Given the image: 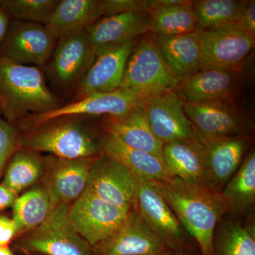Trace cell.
<instances>
[{
  "mask_svg": "<svg viewBox=\"0 0 255 255\" xmlns=\"http://www.w3.org/2000/svg\"><path fill=\"white\" fill-rule=\"evenodd\" d=\"M154 183L183 228L197 242L201 255H214L215 231L225 215L229 214L221 193L174 177Z\"/></svg>",
  "mask_w": 255,
  "mask_h": 255,
  "instance_id": "cell-1",
  "label": "cell"
},
{
  "mask_svg": "<svg viewBox=\"0 0 255 255\" xmlns=\"http://www.w3.org/2000/svg\"><path fill=\"white\" fill-rule=\"evenodd\" d=\"M43 69L14 63L0 55L1 117L15 127L31 114L47 113L60 107L47 86Z\"/></svg>",
  "mask_w": 255,
  "mask_h": 255,
  "instance_id": "cell-2",
  "label": "cell"
},
{
  "mask_svg": "<svg viewBox=\"0 0 255 255\" xmlns=\"http://www.w3.org/2000/svg\"><path fill=\"white\" fill-rule=\"evenodd\" d=\"M89 117H58L20 131V147L33 152H48L65 159L100 155L99 131L90 127Z\"/></svg>",
  "mask_w": 255,
  "mask_h": 255,
  "instance_id": "cell-3",
  "label": "cell"
},
{
  "mask_svg": "<svg viewBox=\"0 0 255 255\" xmlns=\"http://www.w3.org/2000/svg\"><path fill=\"white\" fill-rule=\"evenodd\" d=\"M69 205L55 206L44 222L16 238L12 243L15 251L19 254L95 255L70 221Z\"/></svg>",
  "mask_w": 255,
  "mask_h": 255,
  "instance_id": "cell-4",
  "label": "cell"
},
{
  "mask_svg": "<svg viewBox=\"0 0 255 255\" xmlns=\"http://www.w3.org/2000/svg\"><path fill=\"white\" fill-rule=\"evenodd\" d=\"M179 81L164 63L150 33L142 37L132 50L120 89L145 100L174 91Z\"/></svg>",
  "mask_w": 255,
  "mask_h": 255,
  "instance_id": "cell-5",
  "label": "cell"
},
{
  "mask_svg": "<svg viewBox=\"0 0 255 255\" xmlns=\"http://www.w3.org/2000/svg\"><path fill=\"white\" fill-rule=\"evenodd\" d=\"M95 59V50L84 30L58 39L41 68L58 90L70 92L75 91Z\"/></svg>",
  "mask_w": 255,
  "mask_h": 255,
  "instance_id": "cell-6",
  "label": "cell"
},
{
  "mask_svg": "<svg viewBox=\"0 0 255 255\" xmlns=\"http://www.w3.org/2000/svg\"><path fill=\"white\" fill-rule=\"evenodd\" d=\"M144 99L127 90H119L96 93L74 101L55 110L40 114H31L16 126L20 131L36 127L47 121L62 117H117L128 113L143 105Z\"/></svg>",
  "mask_w": 255,
  "mask_h": 255,
  "instance_id": "cell-7",
  "label": "cell"
},
{
  "mask_svg": "<svg viewBox=\"0 0 255 255\" xmlns=\"http://www.w3.org/2000/svg\"><path fill=\"white\" fill-rule=\"evenodd\" d=\"M130 211L104 201L87 188L69 205L68 214L77 232L94 247L113 234Z\"/></svg>",
  "mask_w": 255,
  "mask_h": 255,
  "instance_id": "cell-8",
  "label": "cell"
},
{
  "mask_svg": "<svg viewBox=\"0 0 255 255\" xmlns=\"http://www.w3.org/2000/svg\"><path fill=\"white\" fill-rule=\"evenodd\" d=\"M251 140L249 135L205 137L195 129L194 141L205 164L209 187L221 193L241 166Z\"/></svg>",
  "mask_w": 255,
  "mask_h": 255,
  "instance_id": "cell-9",
  "label": "cell"
},
{
  "mask_svg": "<svg viewBox=\"0 0 255 255\" xmlns=\"http://www.w3.org/2000/svg\"><path fill=\"white\" fill-rule=\"evenodd\" d=\"M199 32L201 36V70L220 69L237 72L255 48V37L237 25Z\"/></svg>",
  "mask_w": 255,
  "mask_h": 255,
  "instance_id": "cell-10",
  "label": "cell"
},
{
  "mask_svg": "<svg viewBox=\"0 0 255 255\" xmlns=\"http://www.w3.org/2000/svg\"><path fill=\"white\" fill-rule=\"evenodd\" d=\"M56 43L45 25L11 19L0 55L14 63L43 68Z\"/></svg>",
  "mask_w": 255,
  "mask_h": 255,
  "instance_id": "cell-11",
  "label": "cell"
},
{
  "mask_svg": "<svg viewBox=\"0 0 255 255\" xmlns=\"http://www.w3.org/2000/svg\"><path fill=\"white\" fill-rule=\"evenodd\" d=\"M137 42L134 40L96 52L95 59L74 91L71 102L120 89L128 60Z\"/></svg>",
  "mask_w": 255,
  "mask_h": 255,
  "instance_id": "cell-12",
  "label": "cell"
},
{
  "mask_svg": "<svg viewBox=\"0 0 255 255\" xmlns=\"http://www.w3.org/2000/svg\"><path fill=\"white\" fill-rule=\"evenodd\" d=\"M98 157L65 159L46 156L44 172L40 183L48 191L54 206L70 204L83 194Z\"/></svg>",
  "mask_w": 255,
  "mask_h": 255,
  "instance_id": "cell-13",
  "label": "cell"
},
{
  "mask_svg": "<svg viewBox=\"0 0 255 255\" xmlns=\"http://www.w3.org/2000/svg\"><path fill=\"white\" fill-rule=\"evenodd\" d=\"M139 179L122 164L102 152L90 172L87 189L122 209H135Z\"/></svg>",
  "mask_w": 255,
  "mask_h": 255,
  "instance_id": "cell-14",
  "label": "cell"
},
{
  "mask_svg": "<svg viewBox=\"0 0 255 255\" xmlns=\"http://www.w3.org/2000/svg\"><path fill=\"white\" fill-rule=\"evenodd\" d=\"M135 209L147 226L172 250L191 251L182 226L154 182L139 180Z\"/></svg>",
  "mask_w": 255,
  "mask_h": 255,
  "instance_id": "cell-15",
  "label": "cell"
},
{
  "mask_svg": "<svg viewBox=\"0 0 255 255\" xmlns=\"http://www.w3.org/2000/svg\"><path fill=\"white\" fill-rule=\"evenodd\" d=\"M144 111L151 130L164 144L192 140L195 128L184 110V102L175 92L144 100Z\"/></svg>",
  "mask_w": 255,
  "mask_h": 255,
  "instance_id": "cell-16",
  "label": "cell"
},
{
  "mask_svg": "<svg viewBox=\"0 0 255 255\" xmlns=\"http://www.w3.org/2000/svg\"><path fill=\"white\" fill-rule=\"evenodd\" d=\"M188 119L201 135L209 137L249 135L253 124L233 102L191 104L184 102Z\"/></svg>",
  "mask_w": 255,
  "mask_h": 255,
  "instance_id": "cell-17",
  "label": "cell"
},
{
  "mask_svg": "<svg viewBox=\"0 0 255 255\" xmlns=\"http://www.w3.org/2000/svg\"><path fill=\"white\" fill-rule=\"evenodd\" d=\"M92 248L95 255H153L172 250L147 226L134 209L113 234Z\"/></svg>",
  "mask_w": 255,
  "mask_h": 255,
  "instance_id": "cell-18",
  "label": "cell"
},
{
  "mask_svg": "<svg viewBox=\"0 0 255 255\" xmlns=\"http://www.w3.org/2000/svg\"><path fill=\"white\" fill-rule=\"evenodd\" d=\"M237 89L236 72L204 69L178 82L174 92L184 102H233Z\"/></svg>",
  "mask_w": 255,
  "mask_h": 255,
  "instance_id": "cell-19",
  "label": "cell"
},
{
  "mask_svg": "<svg viewBox=\"0 0 255 255\" xmlns=\"http://www.w3.org/2000/svg\"><path fill=\"white\" fill-rule=\"evenodd\" d=\"M98 137L102 152L122 164L139 180L164 182L173 177L163 160L157 156L130 147L118 137L101 129Z\"/></svg>",
  "mask_w": 255,
  "mask_h": 255,
  "instance_id": "cell-20",
  "label": "cell"
},
{
  "mask_svg": "<svg viewBox=\"0 0 255 255\" xmlns=\"http://www.w3.org/2000/svg\"><path fill=\"white\" fill-rule=\"evenodd\" d=\"M149 13L127 12L103 16L85 29L95 53L137 39L149 31Z\"/></svg>",
  "mask_w": 255,
  "mask_h": 255,
  "instance_id": "cell-21",
  "label": "cell"
},
{
  "mask_svg": "<svg viewBox=\"0 0 255 255\" xmlns=\"http://www.w3.org/2000/svg\"><path fill=\"white\" fill-rule=\"evenodd\" d=\"M142 105L124 115L102 117L100 129L113 134L130 147L163 160L164 144L151 130Z\"/></svg>",
  "mask_w": 255,
  "mask_h": 255,
  "instance_id": "cell-22",
  "label": "cell"
},
{
  "mask_svg": "<svg viewBox=\"0 0 255 255\" xmlns=\"http://www.w3.org/2000/svg\"><path fill=\"white\" fill-rule=\"evenodd\" d=\"M152 38L167 68L178 80L201 70V36L199 31L177 36H158Z\"/></svg>",
  "mask_w": 255,
  "mask_h": 255,
  "instance_id": "cell-23",
  "label": "cell"
},
{
  "mask_svg": "<svg viewBox=\"0 0 255 255\" xmlns=\"http://www.w3.org/2000/svg\"><path fill=\"white\" fill-rule=\"evenodd\" d=\"M102 0H59L45 26L55 40L84 31L103 17Z\"/></svg>",
  "mask_w": 255,
  "mask_h": 255,
  "instance_id": "cell-24",
  "label": "cell"
},
{
  "mask_svg": "<svg viewBox=\"0 0 255 255\" xmlns=\"http://www.w3.org/2000/svg\"><path fill=\"white\" fill-rule=\"evenodd\" d=\"M162 159L172 177L209 186L205 164L194 139L164 144Z\"/></svg>",
  "mask_w": 255,
  "mask_h": 255,
  "instance_id": "cell-25",
  "label": "cell"
},
{
  "mask_svg": "<svg viewBox=\"0 0 255 255\" xmlns=\"http://www.w3.org/2000/svg\"><path fill=\"white\" fill-rule=\"evenodd\" d=\"M54 207L48 191L41 183L18 195L11 206V218L17 228L18 236L44 222Z\"/></svg>",
  "mask_w": 255,
  "mask_h": 255,
  "instance_id": "cell-26",
  "label": "cell"
},
{
  "mask_svg": "<svg viewBox=\"0 0 255 255\" xmlns=\"http://www.w3.org/2000/svg\"><path fill=\"white\" fill-rule=\"evenodd\" d=\"M46 157L39 152L20 148L5 169L1 184L20 195L41 182Z\"/></svg>",
  "mask_w": 255,
  "mask_h": 255,
  "instance_id": "cell-27",
  "label": "cell"
},
{
  "mask_svg": "<svg viewBox=\"0 0 255 255\" xmlns=\"http://www.w3.org/2000/svg\"><path fill=\"white\" fill-rule=\"evenodd\" d=\"M221 194L227 202L229 214H246L255 203V152L252 150L245 157Z\"/></svg>",
  "mask_w": 255,
  "mask_h": 255,
  "instance_id": "cell-28",
  "label": "cell"
},
{
  "mask_svg": "<svg viewBox=\"0 0 255 255\" xmlns=\"http://www.w3.org/2000/svg\"><path fill=\"white\" fill-rule=\"evenodd\" d=\"M214 255H255V220L231 219L215 231Z\"/></svg>",
  "mask_w": 255,
  "mask_h": 255,
  "instance_id": "cell-29",
  "label": "cell"
},
{
  "mask_svg": "<svg viewBox=\"0 0 255 255\" xmlns=\"http://www.w3.org/2000/svg\"><path fill=\"white\" fill-rule=\"evenodd\" d=\"M248 1L198 0L192 1L196 31L240 24Z\"/></svg>",
  "mask_w": 255,
  "mask_h": 255,
  "instance_id": "cell-30",
  "label": "cell"
},
{
  "mask_svg": "<svg viewBox=\"0 0 255 255\" xmlns=\"http://www.w3.org/2000/svg\"><path fill=\"white\" fill-rule=\"evenodd\" d=\"M149 31L158 36H177L196 31L192 1L187 4L163 6L149 13Z\"/></svg>",
  "mask_w": 255,
  "mask_h": 255,
  "instance_id": "cell-31",
  "label": "cell"
},
{
  "mask_svg": "<svg viewBox=\"0 0 255 255\" xmlns=\"http://www.w3.org/2000/svg\"><path fill=\"white\" fill-rule=\"evenodd\" d=\"M59 0H0V6L18 21L46 25Z\"/></svg>",
  "mask_w": 255,
  "mask_h": 255,
  "instance_id": "cell-32",
  "label": "cell"
},
{
  "mask_svg": "<svg viewBox=\"0 0 255 255\" xmlns=\"http://www.w3.org/2000/svg\"><path fill=\"white\" fill-rule=\"evenodd\" d=\"M20 148V130L0 117V182L9 161Z\"/></svg>",
  "mask_w": 255,
  "mask_h": 255,
  "instance_id": "cell-33",
  "label": "cell"
},
{
  "mask_svg": "<svg viewBox=\"0 0 255 255\" xmlns=\"http://www.w3.org/2000/svg\"><path fill=\"white\" fill-rule=\"evenodd\" d=\"M104 16L127 12L150 13L149 0H102Z\"/></svg>",
  "mask_w": 255,
  "mask_h": 255,
  "instance_id": "cell-34",
  "label": "cell"
},
{
  "mask_svg": "<svg viewBox=\"0 0 255 255\" xmlns=\"http://www.w3.org/2000/svg\"><path fill=\"white\" fill-rule=\"evenodd\" d=\"M18 236L17 228L11 216L0 214V248L10 246Z\"/></svg>",
  "mask_w": 255,
  "mask_h": 255,
  "instance_id": "cell-35",
  "label": "cell"
},
{
  "mask_svg": "<svg viewBox=\"0 0 255 255\" xmlns=\"http://www.w3.org/2000/svg\"><path fill=\"white\" fill-rule=\"evenodd\" d=\"M238 27L255 38V1H248Z\"/></svg>",
  "mask_w": 255,
  "mask_h": 255,
  "instance_id": "cell-36",
  "label": "cell"
},
{
  "mask_svg": "<svg viewBox=\"0 0 255 255\" xmlns=\"http://www.w3.org/2000/svg\"><path fill=\"white\" fill-rule=\"evenodd\" d=\"M17 196L15 193L9 190L0 182V213L11 208Z\"/></svg>",
  "mask_w": 255,
  "mask_h": 255,
  "instance_id": "cell-37",
  "label": "cell"
},
{
  "mask_svg": "<svg viewBox=\"0 0 255 255\" xmlns=\"http://www.w3.org/2000/svg\"><path fill=\"white\" fill-rule=\"evenodd\" d=\"M11 21V18L9 14L0 6V46L6 36Z\"/></svg>",
  "mask_w": 255,
  "mask_h": 255,
  "instance_id": "cell-38",
  "label": "cell"
},
{
  "mask_svg": "<svg viewBox=\"0 0 255 255\" xmlns=\"http://www.w3.org/2000/svg\"><path fill=\"white\" fill-rule=\"evenodd\" d=\"M191 251H185V250H169V251L158 253V254L145 255H192Z\"/></svg>",
  "mask_w": 255,
  "mask_h": 255,
  "instance_id": "cell-39",
  "label": "cell"
},
{
  "mask_svg": "<svg viewBox=\"0 0 255 255\" xmlns=\"http://www.w3.org/2000/svg\"><path fill=\"white\" fill-rule=\"evenodd\" d=\"M0 255H16L10 246L1 247L0 248Z\"/></svg>",
  "mask_w": 255,
  "mask_h": 255,
  "instance_id": "cell-40",
  "label": "cell"
},
{
  "mask_svg": "<svg viewBox=\"0 0 255 255\" xmlns=\"http://www.w3.org/2000/svg\"><path fill=\"white\" fill-rule=\"evenodd\" d=\"M19 255H43L40 254H19Z\"/></svg>",
  "mask_w": 255,
  "mask_h": 255,
  "instance_id": "cell-41",
  "label": "cell"
},
{
  "mask_svg": "<svg viewBox=\"0 0 255 255\" xmlns=\"http://www.w3.org/2000/svg\"><path fill=\"white\" fill-rule=\"evenodd\" d=\"M0 117H1V107H0Z\"/></svg>",
  "mask_w": 255,
  "mask_h": 255,
  "instance_id": "cell-42",
  "label": "cell"
}]
</instances>
